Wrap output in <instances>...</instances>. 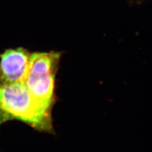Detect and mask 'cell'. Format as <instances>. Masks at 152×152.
<instances>
[{"label": "cell", "instance_id": "1", "mask_svg": "<svg viewBox=\"0 0 152 152\" xmlns=\"http://www.w3.org/2000/svg\"><path fill=\"white\" fill-rule=\"evenodd\" d=\"M13 119L42 131L52 127L51 110L36 100L24 83L0 81V125Z\"/></svg>", "mask_w": 152, "mask_h": 152}, {"label": "cell", "instance_id": "2", "mask_svg": "<svg viewBox=\"0 0 152 152\" xmlns=\"http://www.w3.org/2000/svg\"><path fill=\"white\" fill-rule=\"evenodd\" d=\"M60 54L55 52L31 54L23 83L37 102L49 110L54 100L56 67Z\"/></svg>", "mask_w": 152, "mask_h": 152}, {"label": "cell", "instance_id": "3", "mask_svg": "<svg viewBox=\"0 0 152 152\" xmlns=\"http://www.w3.org/2000/svg\"><path fill=\"white\" fill-rule=\"evenodd\" d=\"M31 54L22 48L8 50L0 56V81L23 82L30 62Z\"/></svg>", "mask_w": 152, "mask_h": 152}]
</instances>
